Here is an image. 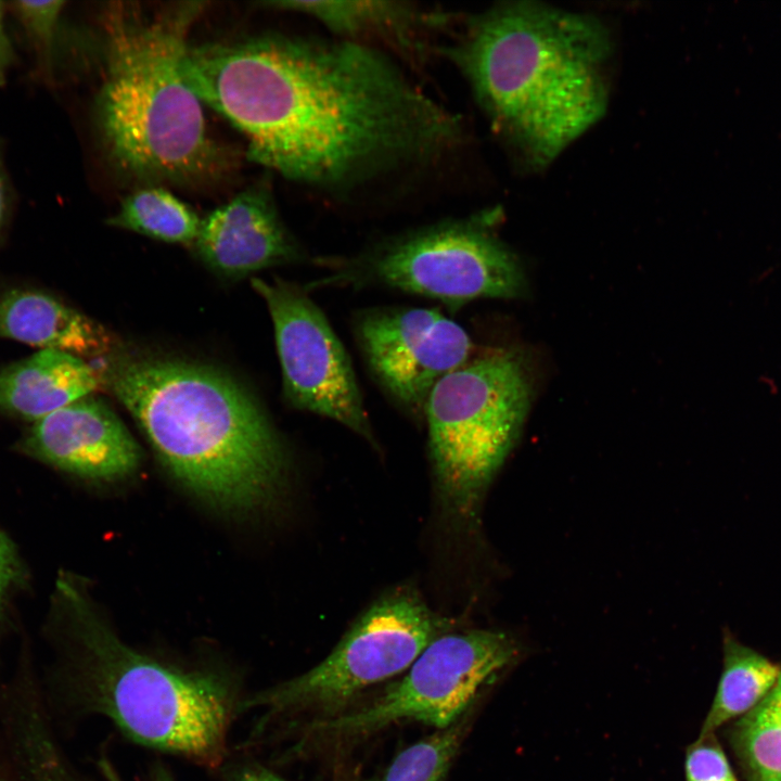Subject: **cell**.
<instances>
[{"mask_svg": "<svg viewBox=\"0 0 781 781\" xmlns=\"http://www.w3.org/2000/svg\"><path fill=\"white\" fill-rule=\"evenodd\" d=\"M182 71L244 136L249 161L298 182L345 188L459 139L458 119L367 43L264 35L189 46Z\"/></svg>", "mask_w": 781, "mask_h": 781, "instance_id": "1", "label": "cell"}, {"mask_svg": "<svg viewBox=\"0 0 781 781\" xmlns=\"http://www.w3.org/2000/svg\"><path fill=\"white\" fill-rule=\"evenodd\" d=\"M52 607L53 661L39 679L53 724L98 716L138 745L208 769L225 761L244 696L233 678L135 650L97 616L71 576L57 579Z\"/></svg>", "mask_w": 781, "mask_h": 781, "instance_id": "2", "label": "cell"}, {"mask_svg": "<svg viewBox=\"0 0 781 781\" xmlns=\"http://www.w3.org/2000/svg\"><path fill=\"white\" fill-rule=\"evenodd\" d=\"M610 53L596 18L532 2L472 17L448 49L494 125L538 165L603 115Z\"/></svg>", "mask_w": 781, "mask_h": 781, "instance_id": "3", "label": "cell"}, {"mask_svg": "<svg viewBox=\"0 0 781 781\" xmlns=\"http://www.w3.org/2000/svg\"><path fill=\"white\" fill-rule=\"evenodd\" d=\"M201 2L145 13L113 3L95 121L110 163L140 182L191 184L225 176L232 156L208 133L182 62Z\"/></svg>", "mask_w": 781, "mask_h": 781, "instance_id": "4", "label": "cell"}, {"mask_svg": "<svg viewBox=\"0 0 781 781\" xmlns=\"http://www.w3.org/2000/svg\"><path fill=\"white\" fill-rule=\"evenodd\" d=\"M114 394L183 484L225 509L277 495L286 457L273 426L229 376L177 360L131 358L110 373Z\"/></svg>", "mask_w": 781, "mask_h": 781, "instance_id": "5", "label": "cell"}, {"mask_svg": "<svg viewBox=\"0 0 781 781\" xmlns=\"http://www.w3.org/2000/svg\"><path fill=\"white\" fill-rule=\"evenodd\" d=\"M518 359L500 353L468 361L432 389L423 418L439 495L457 516L473 517L512 449L528 410Z\"/></svg>", "mask_w": 781, "mask_h": 781, "instance_id": "6", "label": "cell"}, {"mask_svg": "<svg viewBox=\"0 0 781 781\" xmlns=\"http://www.w3.org/2000/svg\"><path fill=\"white\" fill-rule=\"evenodd\" d=\"M488 214L444 221L392 238L355 256L323 258L322 286H382L451 308L478 298L520 295L524 276L491 231Z\"/></svg>", "mask_w": 781, "mask_h": 781, "instance_id": "7", "label": "cell"}, {"mask_svg": "<svg viewBox=\"0 0 781 781\" xmlns=\"http://www.w3.org/2000/svg\"><path fill=\"white\" fill-rule=\"evenodd\" d=\"M446 628L445 619L415 589L405 586L389 591L358 617L318 665L244 695L239 714L260 709L263 725L291 712L338 706L369 686L408 669Z\"/></svg>", "mask_w": 781, "mask_h": 781, "instance_id": "8", "label": "cell"}, {"mask_svg": "<svg viewBox=\"0 0 781 781\" xmlns=\"http://www.w3.org/2000/svg\"><path fill=\"white\" fill-rule=\"evenodd\" d=\"M518 652L517 642L499 630L443 633L422 651L401 679L372 703L311 729L356 737L399 720L446 729L459 721L478 691Z\"/></svg>", "mask_w": 781, "mask_h": 781, "instance_id": "9", "label": "cell"}, {"mask_svg": "<svg viewBox=\"0 0 781 781\" xmlns=\"http://www.w3.org/2000/svg\"><path fill=\"white\" fill-rule=\"evenodd\" d=\"M252 286L271 316L286 400L376 446L350 358L323 311L283 280L253 279Z\"/></svg>", "mask_w": 781, "mask_h": 781, "instance_id": "10", "label": "cell"}, {"mask_svg": "<svg viewBox=\"0 0 781 781\" xmlns=\"http://www.w3.org/2000/svg\"><path fill=\"white\" fill-rule=\"evenodd\" d=\"M355 334L375 381L418 419L434 386L468 362L472 350L461 325L428 308L364 310L355 320Z\"/></svg>", "mask_w": 781, "mask_h": 781, "instance_id": "11", "label": "cell"}, {"mask_svg": "<svg viewBox=\"0 0 781 781\" xmlns=\"http://www.w3.org/2000/svg\"><path fill=\"white\" fill-rule=\"evenodd\" d=\"M18 449L67 473L100 481L125 477L140 461L139 447L119 418L90 395L34 422Z\"/></svg>", "mask_w": 781, "mask_h": 781, "instance_id": "12", "label": "cell"}, {"mask_svg": "<svg viewBox=\"0 0 781 781\" xmlns=\"http://www.w3.org/2000/svg\"><path fill=\"white\" fill-rule=\"evenodd\" d=\"M194 246L210 269L228 277L303 259L279 217L270 190L260 183L241 191L202 219Z\"/></svg>", "mask_w": 781, "mask_h": 781, "instance_id": "13", "label": "cell"}, {"mask_svg": "<svg viewBox=\"0 0 781 781\" xmlns=\"http://www.w3.org/2000/svg\"><path fill=\"white\" fill-rule=\"evenodd\" d=\"M101 383L97 369L81 357L41 349L0 368V410L36 422L89 396Z\"/></svg>", "mask_w": 781, "mask_h": 781, "instance_id": "14", "label": "cell"}, {"mask_svg": "<svg viewBox=\"0 0 781 781\" xmlns=\"http://www.w3.org/2000/svg\"><path fill=\"white\" fill-rule=\"evenodd\" d=\"M0 338L78 357L101 355L111 347V337L99 323L53 295L33 289L0 294Z\"/></svg>", "mask_w": 781, "mask_h": 781, "instance_id": "15", "label": "cell"}, {"mask_svg": "<svg viewBox=\"0 0 781 781\" xmlns=\"http://www.w3.org/2000/svg\"><path fill=\"white\" fill-rule=\"evenodd\" d=\"M264 4L308 15L341 40L363 43L362 40L374 38L402 48L417 46L418 35L443 21L434 12L401 1L282 0Z\"/></svg>", "mask_w": 781, "mask_h": 781, "instance_id": "16", "label": "cell"}, {"mask_svg": "<svg viewBox=\"0 0 781 781\" xmlns=\"http://www.w3.org/2000/svg\"><path fill=\"white\" fill-rule=\"evenodd\" d=\"M724 666L715 697L699 735L753 709L774 687L781 666L738 641L730 632L722 640Z\"/></svg>", "mask_w": 781, "mask_h": 781, "instance_id": "17", "label": "cell"}, {"mask_svg": "<svg viewBox=\"0 0 781 781\" xmlns=\"http://www.w3.org/2000/svg\"><path fill=\"white\" fill-rule=\"evenodd\" d=\"M747 781H781V674L770 692L728 729Z\"/></svg>", "mask_w": 781, "mask_h": 781, "instance_id": "18", "label": "cell"}, {"mask_svg": "<svg viewBox=\"0 0 781 781\" xmlns=\"http://www.w3.org/2000/svg\"><path fill=\"white\" fill-rule=\"evenodd\" d=\"M202 219L179 197L153 184L128 194L108 225L169 243H194Z\"/></svg>", "mask_w": 781, "mask_h": 781, "instance_id": "19", "label": "cell"}, {"mask_svg": "<svg viewBox=\"0 0 781 781\" xmlns=\"http://www.w3.org/2000/svg\"><path fill=\"white\" fill-rule=\"evenodd\" d=\"M464 733V725L436 731L400 752L379 781H443Z\"/></svg>", "mask_w": 781, "mask_h": 781, "instance_id": "20", "label": "cell"}, {"mask_svg": "<svg viewBox=\"0 0 781 781\" xmlns=\"http://www.w3.org/2000/svg\"><path fill=\"white\" fill-rule=\"evenodd\" d=\"M64 1H13L10 10L22 24L42 65H49L53 37Z\"/></svg>", "mask_w": 781, "mask_h": 781, "instance_id": "21", "label": "cell"}, {"mask_svg": "<svg viewBox=\"0 0 781 781\" xmlns=\"http://www.w3.org/2000/svg\"><path fill=\"white\" fill-rule=\"evenodd\" d=\"M684 774L686 781H739L715 732L688 746Z\"/></svg>", "mask_w": 781, "mask_h": 781, "instance_id": "22", "label": "cell"}, {"mask_svg": "<svg viewBox=\"0 0 781 781\" xmlns=\"http://www.w3.org/2000/svg\"><path fill=\"white\" fill-rule=\"evenodd\" d=\"M24 565L15 545L9 536L0 529V625L9 597L24 580Z\"/></svg>", "mask_w": 781, "mask_h": 781, "instance_id": "23", "label": "cell"}, {"mask_svg": "<svg viewBox=\"0 0 781 781\" xmlns=\"http://www.w3.org/2000/svg\"><path fill=\"white\" fill-rule=\"evenodd\" d=\"M100 774L104 781H126L115 765L105 755L97 761ZM148 781H176L170 770L162 764H156L149 773Z\"/></svg>", "mask_w": 781, "mask_h": 781, "instance_id": "24", "label": "cell"}, {"mask_svg": "<svg viewBox=\"0 0 781 781\" xmlns=\"http://www.w3.org/2000/svg\"><path fill=\"white\" fill-rule=\"evenodd\" d=\"M227 781H284L276 772L259 764H243L233 768Z\"/></svg>", "mask_w": 781, "mask_h": 781, "instance_id": "25", "label": "cell"}, {"mask_svg": "<svg viewBox=\"0 0 781 781\" xmlns=\"http://www.w3.org/2000/svg\"><path fill=\"white\" fill-rule=\"evenodd\" d=\"M5 9V3L0 1V86L5 84L9 69L15 62L14 50L4 25Z\"/></svg>", "mask_w": 781, "mask_h": 781, "instance_id": "26", "label": "cell"}, {"mask_svg": "<svg viewBox=\"0 0 781 781\" xmlns=\"http://www.w3.org/2000/svg\"><path fill=\"white\" fill-rule=\"evenodd\" d=\"M10 200V184L4 166L2 149L0 146V233L8 217Z\"/></svg>", "mask_w": 781, "mask_h": 781, "instance_id": "27", "label": "cell"}, {"mask_svg": "<svg viewBox=\"0 0 781 781\" xmlns=\"http://www.w3.org/2000/svg\"><path fill=\"white\" fill-rule=\"evenodd\" d=\"M0 781H17L14 767L0 732Z\"/></svg>", "mask_w": 781, "mask_h": 781, "instance_id": "28", "label": "cell"}, {"mask_svg": "<svg viewBox=\"0 0 781 781\" xmlns=\"http://www.w3.org/2000/svg\"><path fill=\"white\" fill-rule=\"evenodd\" d=\"M54 781H82V780L75 779V778H65V779H59V780H54Z\"/></svg>", "mask_w": 781, "mask_h": 781, "instance_id": "29", "label": "cell"}]
</instances>
